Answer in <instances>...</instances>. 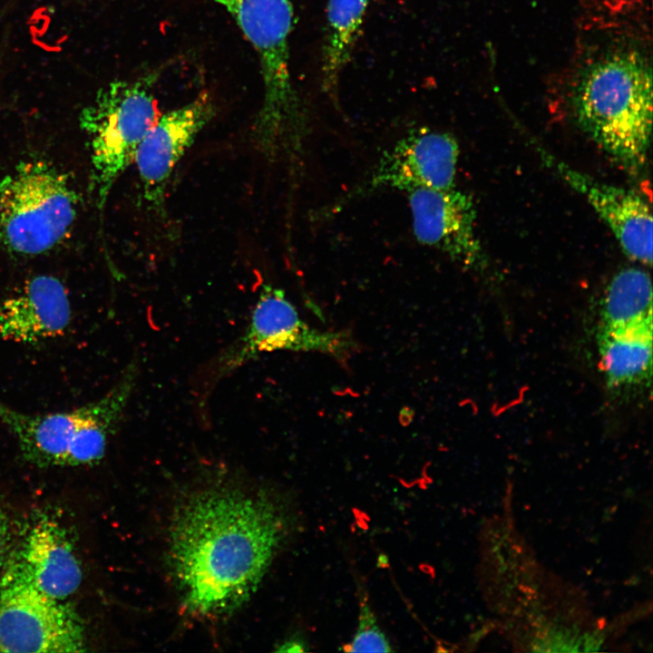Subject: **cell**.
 <instances>
[{
  "label": "cell",
  "instance_id": "1",
  "mask_svg": "<svg viewBox=\"0 0 653 653\" xmlns=\"http://www.w3.org/2000/svg\"><path fill=\"white\" fill-rule=\"evenodd\" d=\"M291 514L269 494L215 486L175 511L168 555L190 615L219 619L256 592L290 532Z\"/></svg>",
  "mask_w": 653,
  "mask_h": 653
},
{
  "label": "cell",
  "instance_id": "2",
  "mask_svg": "<svg viewBox=\"0 0 653 653\" xmlns=\"http://www.w3.org/2000/svg\"><path fill=\"white\" fill-rule=\"evenodd\" d=\"M576 119L619 165L638 171L648 159L652 131V71L636 50L608 51L585 65L572 92Z\"/></svg>",
  "mask_w": 653,
  "mask_h": 653
},
{
  "label": "cell",
  "instance_id": "3",
  "mask_svg": "<svg viewBox=\"0 0 653 653\" xmlns=\"http://www.w3.org/2000/svg\"><path fill=\"white\" fill-rule=\"evenodd\" d=\"M235 19L258 54L263 99L252 126L257 150L268 160H294L307 132V109L289 71L290 0H215Z\"/></svg>",
  "mask_w": 653,
  "mask_h": 653
},
{
  "label": "cell",
  "instance_id": "4",
  "mask_svg": "<svg viewBox=\"0 0 653 653\" xmlns=\"http://www.w3.org/2000/svg\"><path fill=\"white\" fill-rule=\"evenodd\" d=\"M139 372V362L131 361L103 396L70 411L26 414L0 399V422L15 437L22 456L35 466L94 465L123 418Z\"/></svg>",
  "mask_w": 653,
  "mask_h": 653
},
{
  "label": "cell",
  "instance_id": "5",
  "mask_svg": "<svg viewBox=\"0 0 653 653\" xmlns=\"http://www.w3.org/2000/svg\"><path fill=\"white\" fill-rule=\"evenodd\" d=\"M77 207L63 171L44 161L20 162L0 178V243L22 256L48 252L70 232Z\"/></svg>",
  "mask_w": 653,
  "mask_h": 653
},
{
  "label": "cell",
  "instance_id": "6",
  "mask_svg": "<svg viewBox=\"0 0 653 653\" xmlns=\"http://www.w3.org/2000/svg\"><path fill=\"white\" fill-rule=\"evenodd\" d=\"M154 81L153 75L113 81L80 113L91 159V190L100 210L160 117L151 88Z\"/></svg>",
  "mask_w": 653,
  "mask_h": 653
},
{
  "label": "cell",
  "instance_id": "7",
  "mask_svg": "<svg viewBox=\"0 0 653 653\" xmlns=\"http://www.w3.org/2000/svg\"><path fill=\"white\" fill-rule=\"evenodd\" d=\"M86 646L72 607L41 591L10 559L0 580V652H82Z\"/></svg>",
  "mask_w": 653,
  "mask_h": 653
},
{
  "label": "cell",
  "instance_id": "8",
  "mask_svg": "<svg viewBox=\"0 0 653 653\" xmlns=\"http://www.w3.org/2000/svg\"><path fill=\"white\" fill-rule=\"evenodd\" d=\"M356 348L348 332L312 327L300 317L283 289L265 284L245 332L215 362L214 377L230 374L264 353L314 352L345 361Z\"/></svg>",
  "mask_w": 653,
  "mask_h": 653
},
{
  "label": "cell",
  "instance_id": "9",
  "mask_svg": "<svg viewBox=\"0 0 653 653\" xmlns=\"http://www.w3.org/2000/svg\"><path fill=\"white\" fill-rule=\"evenodd\" d=\"M459 154L452 134L427 127L413 129L384 151L368 177L336 204L382 189L408 193L454 188Z\"/></svg>",
  "mask_w": 653,
  "mask_h": 653
},
{
  "label": "cell",
  "instance_id": "10",
  "mask_svg": "<svg viewBox=\"0 0 653 653\" xmlns=\"http://www.w3.org/2000/svg\"><path fill=\"white\" fill-rule=\"evenodd\" d=\"M413 232L416 240L446 254L467 268L486 265V255L476 234V210L465 192L419 189L408 192Z\"/></svg>",
  "mask_w": 653,
  "mask_h": 653
},
{
  "label": "cell",
  "instance_id": "11",
  "mask_svg": "<svg viewBox=\"0 0 653 653\" xmlns=\"http://www.w3.org/2000/svg\"><path fill=\"white\" fill-rule=\"evenodd\" d=\"M215 115L207 93L160 115L139 145L134 161L141 192L153 210L164 204L165 190L173 170Z\"/></svg>",
  "mask_w": 653,
  "mask_h": 653
},
{
  "label": "cell",
  "instance_id": "12",
  "mask_svg": "<svg viewBox=\"0 0 653 653\" xmlns=\"http://www.w3.org/2000/svg\"><path fill=\"white\" fill-rule=\"evenodd\" d=\"M541 160L581 194L608 225L624 253L645 265L652 262V215L647 200L634 190L582 173L537 146Z\"/></svg>",
  "mask_w": 653,
  "mask_h": 653
},
{
  "label": "cell",
  "instance_id": "13",
  "mask_svg": "<svg viewBox=\"0 0 653 653\" xmlns=\"http://www.w3.org/2000/svg\"><path fill=\"white\" fill-rule=\"evenodd\" d=\"M11 560L46 595L65 601L79 590L83 567L66 528L47 514L34 516Z\"/></svg>",
  "mask_w": 653,
  "mask_h": 653
},
{
  "label": "cell",
  "instance_id": "14",
  "mask_svg": "<svg viewBox=\"0 0 653 653\" xmlns=\"http://www.w3.org/2000/svg\"><path fill=\"white\" fill-rule=\"evenodd\" d=\"M68 293L57 278H29L0 303V341L37 343L63 335L71 324Z\"/></svg>",
  "mask_w": 653,
  "mask_h": 653
},
{
  "label": "cell",
  "instance_id": "15",
  "mask_svg": "<svg viewBox=\"0 0 653 653\" xmlns=\"http://www.w3.org/2000/svg\"><path fill=\"white\" fill-rule=\"evenodd\" d=\"M599 347L609 384L623 385L643 380L651 369L652 317L630 325L603 326Z\"/></svg>",
  "mask_w": 653,
  "mask_h": 653
},
{
  "label": "cell",
  "instance_id": "16",
  "mask_svg": "<svg viewBox=\"0 0 653 653\" xmlns=\"http://www.w3.org/2000/svg\"><path fill=\"white\" fill-rule=\"evenodd\" d=\"M369 0H328L321 54V86L336 99L340 74L347 64Z\"/></svg>",
  "mask_w": 653,
  "mask_h": 653
},
{
  "label": "cell",
  "instance_id": "17",
  "mask_svg": "<svg viewBox=\"0 0 653 653\" xmlns=\"http://www.w3.org/2000/svg\"><path fill=\"white\" fill-rule=\"evenodd\" d=\"M602 312V326H621L651 317L649 275L637 268L618 272L606 289Z\"/></svg>",
  "mask_w": 653,
  "mask_h": 653
},
{
  "label": "cell",
  "instance_id": "18",
  "mask_svg": "<svg viewBox=\"0 0 653 653\" xmlns=\"http://www.w3.org/2000/svg\"><path fill=\"white\" fill-rule=\"evenodd\" d=\"M346 652H391V644L379 626L365 594L360 595L357 626L352 639L342 648Z\"/></svg>",
  "mask_w": 653,
  "mask_h": 653
},
{
  "label": "cell",
  "instance_id": "19",
  "mask_svg": "<svg viewBox=\"0 0 653 653\" xmlns=\"http://www.w3.org/2000/svg\"><path fill=\"white\" fill-rule=\"evenodd\" d=\"M12 534L10 519L0 502V580L13 554Z\"/></svg>",
  "mask_w": 653,
  "mask_h": 653
},
{
  "label": "cell",
  "instance_id": "20",
  "mask_svg": "<svg viewBox=\"0 0 653 653\" xmlns=\"http://www.w3.org/2000/svg\"><path fill=\"white\" fill-rule=\"evenodd\" d=\"M309 645L303 635L297 634L282 641L276 649L278 652H304L307 651Z\"/></svg>",
  "mask_w": 653,
  "mask_h": 653
}]
</instances>
